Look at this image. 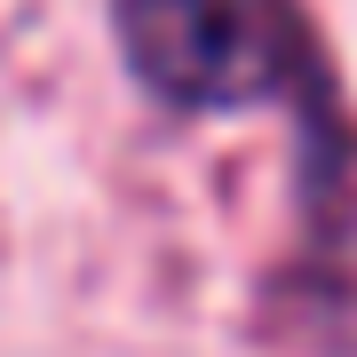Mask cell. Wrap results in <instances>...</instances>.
I'll return each instance as SVG.
<instances>
[{
	"instance_id": "6da1fadb",
	"label": "cell",
	"mask_w": 357,
	"mask_h": 357,
	"mask_svg": "<svg viewBox=\"0 0 357 357\" xmlns=\"http://www.w3.org/2000/svg\"><path fill=\"white\" fill-rule=\"evenodd\" d=\"M112 32L167 112H255L318 79L294 0H112Z\"/></svg>"
}]
</instances>
